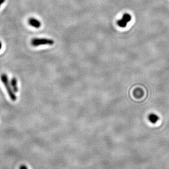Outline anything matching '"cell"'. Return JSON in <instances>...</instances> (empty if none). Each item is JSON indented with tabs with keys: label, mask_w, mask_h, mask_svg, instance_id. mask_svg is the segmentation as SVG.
Masks as SVG:
<instances>
[{
	"label": "cell",
	"mask_w": 169,
	"mask_h": 169,
	"mask_svg": "<svg viewBox=\"0 0 169 169\" xmlns=\"http://www.w3.org/2000/svg\"><path fill=\"white\" fill-rule=\"evenodd\" d=\"M1 80L2 82L4 84L5 89L7 90V92L8 93V95L11 98V100H12L13 101H16V95L15 94V92H14L13 90H12V88L7 75L5 74H2L1 75Z\"/></svg>",
	"instance_id": "obj_1"
},
{
	"label": "cell",
	"mask_w": 169,
	"mask_h": 169,
	"mask_svg": "<svg viewBox=\"0 0 169 169\" xmlns=\"http://www.w3.org/2000/svg\"><path fill=\"white\" fill-rule=\"evenodd\" d=\"M55 41L52 39L45 38H33L31 41V45L34 47H38L41 45H53Z\"/></svg>",
	"instance_id": "obj_2"
},
{
	"label": "cell",
	"mask_w": 169,
	"mask_h": 169,
	"mask_svg": "<svg viewBox=\"0 0 169 169\" xmlns=\"http://www.w3.org/2000/svg\"><path fill=\"white\" fill-rule=\"evenodd\" d=\"M28 23L31 27H33L35 28H37V29L40 27L41 25V22L34 18H30V19L28 20Z\"/></svg>",
	"instance_id": "obj_3"
},
{
	"label": "cell",
	"mask_w": 169,
	"mask_h": 169,
	"mask_svg": "<svg viewBox=\"0 0 169 169\" xmlns=\"http://www.w3.org/2000/svg\"><path fill=\"white\" fill-rule=\"evenodd\" d=\"M10 84L14 92L16 93L18 91V87L17 84V80L16 77H13L10 81Z\"/></svg>",
	"instance_id": "obj_4"
},
{
	"label": "cell",
	"mask_w": 169,
	"mask_h": 169,
	"mask_svg": "<svg viewBox=\"0 0 169 169\" xmlns=\"http://www.w3.org/2000/svg\"><path fill=\"white\" fill-rule=\"evenodd\" d=\"M148 119L149 120V121L152 123V124H155V123H156L158 121L159 119V117L157 115L152 113V114L149 115Z\"/></svg>",
	"instance_id": "obj_5"
},
{
	"label": "cell",
	"mask_w": 169,
	"mask_h": 169,
	"mask_svg": "<svg viewBox=\"0 0 169 169\" xmlns=\"http://www.w3.org/2000/svg\"><path fill=\"white\" fill-rule=\"evenodd\" d=\"M117 24L120 27L124 28V27H126L128 23L126 22L124 19H121L117 20Z\"/></svg>",
	"instance_id": "obj_6"
},
{
	"label": "cell",
	"mask_w": 169,
	"mask_h": 169,
	"mask_svg": "<svg viewBox=\"0 0 169 169\" xmlns=\"http://www.w3.org/2000/svg\"><path fill=\"white\" fill-rule=\"evenodd\" d=\"M131 18H131V15L128 13L124 14L123 15V18H122V19H124L127 23L130 22L131 20Z\"/></svg>",
	"instance_id": "obj_7"
},
{
	"label": "cell",
	"mask_w": 169,
	"mask_h": 169,
	"mask_svg": "<svg viewBox=\"0 0 169 169\" xmlns=\"http://www.w3.org/2000/svg\"><path fill=\"white\" fill-rule=\"evenodd\" d=\"M20 169H27V167L25 165H22L20 167Z\"/></svg>",
	"instance_id": "obj_8"
},
{
	"label": "cell",
	"mask_w": 169,
	"mask_h": 169,
	"mask_svg": "<svg viewBox=\"0 0 169 169\" xmlns=\"http://www.w3.org/2000/svg\"><path fill=\"white\" fill-rule=\"evenodd\" d=\"M5 2V0H0V7Z\"/></svg>",
	"instance_id": "obj_9"
},
{
	"label": "cell",
	"mask_w": 169,
	"mask_h": 169,
	"mask_svg": "<svg viewBox=\"0 0 169 169\" xmlns=\"http://www.w3.org/2000/svg\"><path fill=\"white\" fill-rule=\"evenodd\" d=\"M2 42L0 41V50L2 49Z\"/></svg>",
	"instance_id": "obj_10"
}]
</instances>
